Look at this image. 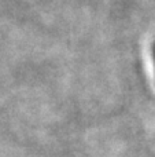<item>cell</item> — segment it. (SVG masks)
I'll return each instance as SVG.
<instances>
[{
  "instance_id": "cell-1",
  "label": "cell",
  "mask_w": 155,
  "mask_h": 157,
  "mask_svg": "<svg viewBox=\"0 0 155 157\" xmlns=\"http://www.w3.org/2000/svg\"><path fill=\"white\" fill-rule=\"evenodd\" d=\"M153 59H154V65H155V43L153 44Z\"/></svg>"
}]
</instances>
